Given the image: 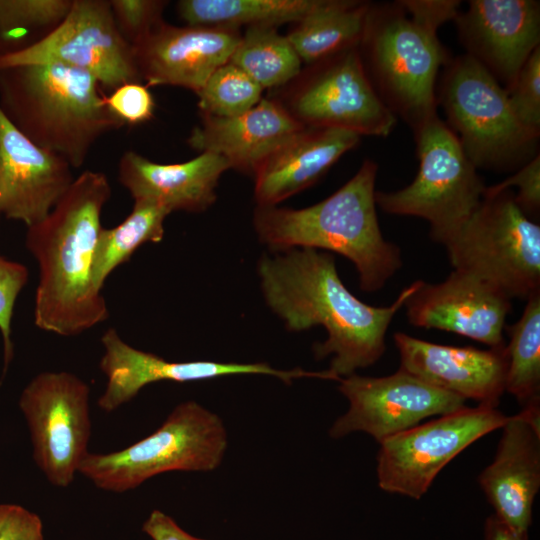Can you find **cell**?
Wrapping results in <instances>:
<instances>
[{
	"mask_svg": "<svg viewBox=\"0 0 540 540\" xmlns=\"http://www.w3.org/2000/svg\"><path fill=\"white\" fill-rule=\"evenodd\" d=\"M258 273L266 303L288 330L326 329L328 337L315 344L314 354L317 359L333 355L328 370L339 378L380 359L389 324L422 282L404 288L390 306H370L343 284L334 257L312 248L264 254Z\"/></svg>",
	"mask_w": 540,
	"mask_h": 540,
	"instance_id": "6da1fadb",
	"label": "cell"
},
{
	"mask_svg": "<svg viewBox=\"0 0 540 540\" xmlns=\"http://www.w3.org/2000/svg\"><path fill=\"white\" fill-rule=\"evenodd\" d=\"M111 185L85 170L41 222L27 228L25 245L39 266L34 323L60 336L79 335L109 318L93 282L92 265L101 215Z\"/></svg>",
	"mask_w": 540,
	"mask_h": 540,
	"instance_id": "7a4b0ae2",
	"label": "cell"
},
{
	"mask_svg": "<svg viewBox=\"0 0 540 540\" xmlns=\"http://www.w3.org/2000/svg\"><path fill=\"white\" fill-rule=\"evenodd\" d=\"M377 169L366 159L335 193L306 208L257 205L253 224L260 241L273 251L312 248L343 255L355 265L363 291L380 290L402 267V258L378 223Z\"/></svg>",
	"mask_w": 540,
	"mask_h": 540,
	"instance_id": "3957f363",
	"label": "cell"
},
{
	"mask_svg": "<svg viewBox=\"0 0 540 540\" xmlns=\"http://www.w3.org/2000/svg\"><path fill=\"white\" fill-rule=\"evenodd\" d=\"M97 79L62 63L0 69V107L39 147L80 168L94 144L123 125L107 108Z\"/></svg>",
	"mask_w": 540,
	"mask_h": 540,
	"instance_id": "277c9868",
	"label": "cell"
},
{
	"mask_svg": "<svg viewBox=\"0 0 540 540\" xmlns=\"http://www.w3.org/2000/svg\"><path fill=\"white\" fill-rule=\"evenodd\" d=\"M358 50L381 100L413 128L437 115L436 78L448 61L437 35L408 17L397 1L370 4Z\"/></svg>",
	"mask_w": 540,
	"mask_h": 540,
	"instance_id": "5b68a950",
	"label": "cell"
},
{
	"mask_svg": "<svg viewBox=\"0 0 540 540\" xmlns=\"http://www.w3.org/2000/svg\"><path fill=\"white\" fill-rule=\"evenodd\" d=\"M226 448L221 418L189 400L178 404L158 429L136 443L106 454L88 452L78 472L99 489L122 493L165 472L213 471Z\"/></svg>",
	"mask_w": 540,
	"mask_h": 540,
	"instance_id": "8992f818",
	"label": "cell"
},
{
	"mask_svg": "<svg viewBox=\"0 0 540 540\" xmlns=\"http://www.w3.org/2000/svg\"><path fill=\"white\" fill-rule=\"evenodd\" d=\"M447 63L437 102L472 164L503 171L532 159L539 137L517 119L506 90L467 54Z\"/></svg>",
	"mask_w": 540,
	"mask_h": 540,
	"instance_id": "52a82bcc",
	"label": "cell"
},
{
	"mask_svg": "<svg viewBox=\"0 0 540 540\" xmlns=\"http://www.w3.org/2000/svg\"><path fill=\"white\" fill-rule=\"evenodd\" d=\"M419 169L406 187L376 191L384 212L430 224V237L445 245L481 202L485 185L457 137L438 115L413 128Z\"/></svg>",
	"mask_w": 540,
	"mask_h": 540,
	"instance_id": "ba28073f",
	"label": "cell"
},
{
	"mask_svg": "<svg viewBox=\"0 0 540 540\" xmlns=\"http://www.w3.org/2000/svg\"><path fill=\"white\" fill-rule=\"evenodd\" d=\"M451 265L498 288L510 299L540 291V226L510 189L484 196L444 245Z\"/></svg>",
	"mask_w": 540,
	"mask_h": 540,
	"instance_id": "9c48e42d",
	"label": "cell"
},
{
	"mask_svg": "<svg viewBox=\"0 0 540 540\" xmlns=\"http://www.w3.org/2000/svg\"><path fill=\"white\" fill-rule=\"evenodd\" d=\"M271 97L304 127L388 136L395 115L375 91L358 46L302 67Z\"/></svg>",
	"mask_w": 540,
	"mask_h": 540,
	"instance_id": "30bf717a",
	"label": "cell"
},
{
	"mask_svg": "<svg viewBox=\"0 0 540 540\" xmlns=\"http://www.w3.org/2000/svg\"><path fill=\"white\" fill-rule=\"evenodd\" d=\"M62 63L93 75L102 89L141 82L133 47L120 34L109 0H72L65 18L33 43L0 53V69Z\"/></svg>",
	"mask_w": 540,
	"mask_h": 540,
	"instance_id": "8fae6325",
	"label": "cell"
},
{
	"mask_svg": "<svg viewBox=\"0 0 540 540\" xmlns=\"http://www.w3.org/2000/svg\"><path fill=\"white\" fill-rule=\"evenodd\" d=\"M89 395L88 384L66 371L41 372L21 392L19 408L30 432L34 462L55 487L73 482L88 453Z\"/></svg>",
	"mask_w": 540,
	"mask_h": 540,
	"instance_id": "7c38bea8",
	"label": "cell"
},
{
	"mask_svg": "<svg viewBox=\"0 0 540 540\" xmlns=\"http://www.w3.org/2000/svg\"><path fill=\"white\" fill-rule=\"evenodd\" d=\"M508 418L497 407L465 406L383 440L377 455L379 487L420 499L453 458L481 437L502 428Z\"/></svg>",
	"mask_w": 540,
	"mask_h": 540,
	"instance_id": "4fadbf2b",
	"label": "cell"
},
{
	"mask_svg": "<svg viewBox=\"0 0 540 540\" xmlns=\"http://www.w3.org/2000/svg\"><path fill=\"white\" fill-rule=\"evenodd\" d=\"M339 382L349 409L330 428L329 435L334 439L360 431L380 443L425 418L449 414L466 406L463 398L401 369L384 377L352 374Z\"/></svg>",
	"mask_w": 540,
	"mask_h": 540,
	"instance_id": "5bb4252c",
	"label": "cell"
},
{
	"mask_svg": "<svg viewBox=\"0 0 540 540\" xmlns=\"http://www.w3.org/2000/svg\"><path fill=\"white\" fill-rule=\"evenodd\" d=\"M101 343L104 353L99 368L107 381L97 405L106 412L115 411L134 399L142 388L160 381L185 383L243 374L270 375L287 384L301 377L328 378L326 371L312 372L300 368L279 370L267 363L168 361L153 353L132 347L114 328L104 332Z\"/></svg>",
	"mask_w": 540,
	"mask_h": 540,
	"instance_id": "9a60e30c",
	"label": "cell"
},
{
	"mask_svg": "<svg viewBox=\"0 0 540 540\" xmlns=\"http://www.w3.org/2000/svg\"><path fill=\"white\" fill-rule=\"evenodd\" d=\"M404 307L413 326L455 333L490 348L505 346L511 299L471 273L454 269L441 283L422 281Z\"/></svg>",
	"mask_w": 540,
	"mask_h": 540,
	"instance_id": "2e32d148",
	"label": "cell"
},
{
	"mask_svg": "<svg viewBox=\"0 0 540 540\" xmlns=\"http://www.w3.org/2000/svg\"><path fill=\"white\" fill-rule=\"evenodd\" d=\"M467 55L507 90L540 46V4L535 0H471L455 18Z\"/></svg>",
	"mask_w": 540,
	"mask_h": 540,
	"instance_id": "e0dca14e",
	"label": "cell"
},
{
	"mask_svg": "<svg viewBox=\"0 0 540 540\" xmlns=\"http://www.w3.org/2000/svg\"><path fill=\"white\" fill-rule=\"evenodd\" d=\"M539 403L508 418L493 461L478 477L494 515L522 535H528L540 488Z\"/></svg>",
	"mask_w": 540,
	"mask_h": 540,
	"instance_id": "ac0fdd59",
	"label": "cell"
},
{
	"mask_svg": "<svg viewBox=\"0 0 540 540\" xmlns=\"http://www.w3.org/2000/svg\"><path fill=\"white\" fill-rule=\"evenodd\" d=\"M74 179L68 162L32 142L0 107V215L33 226Z\"/></svg>",
	"mask_w": 540,
	"mask_h": 540,
	"instance_id": "d6986e66",
	"label": "cell"
},
{
	"mask_svg": "<svg viewBox=\"0 0 540 540\" xmlns=\"http://www.w3.org/2000/svg\"><path fill=\"white\" fill-rule=\"evenodd\" d=\"M241 36L238 29L163 21L132 46L140 79L148 87L178 86L197 94L211 74L229 61Z\"/></svg>",
	"mask_w": 540,
	"mask_h": 540,
	"instance_id": "ffe728a7",
	"label": "cell"
},
{
	"mask_svg": "<svg viewBox=\"0 0 540 540\" xmlns=\"http://www.w3.org/2000/svg\"><path fill=\"white\" fill-rule=\"evenodd\" d=\"M399 369L464 400L497 407L505 392L507 354L504 347L481 350L441 345L394 334Z\"/></svg>",
	"mask_w": 540,
	"mask_h": 540,
	"instance_id": "44dd1931",
	"label": "cell"
},
{
	"mask_svg": "<svg viewBox=\"0 0 540 540\" xmlns=\"http://www.w3.org/2000/svg\"><path fill=\"white\" fill-rule=\"evenodd\" d=\"M303 127L267 97L238 116L201 115V123L192 129L187 143L199 153L217 154L230 168L254 176L262 162Z\"/></svg>",
	"mask_w": 540,
	"mask_h": 540,
	"instance_id": "7402d4cb",
	"label": "cell"
},
{
	"mask_svg": "<svg viewBox=\"0 0 540 540\" xmlns=\"http://www.w3.org/2000/svg\"><path fill=\"white\" fill-rule=\"evenodd\" d=\"M230 169L227 160L202 152L181 163L162 164L128 150L118 163V179L133 200H152L173 211L200 213L216 200L220 176Z\"/></svg>",
	"mask_w": 540,
	"mask_h": 540,
	"instance_id": "603a6c76",
	"label": "cell"
},
{
	"mask_svg": "<svg viewBox=\"0 0 540 540\" xmlns=\"http://www.w3.org/2000/svg\"><path fill=\"white\" fill-rule=\"evenodd\" d=\"M360 139L359 135L344 130L301 128L256 170L254 196L257 205H277L312 186Z\"/></svg>",
	"mask_w": 540,
	"mask_h": 540,
	"instance_id": "cb8c5ba5",
	"label": "cell"
},
{
	"mask_svg": "<svg viewBox=\"0 0 540 540\" xmlns=\"http://www.w3.org/2000/svg\"><path fill=\"white\" fill-rule=\"evenodd\" d=\"M370 2L326 0L316 11L294 23L286 35L302 64L310 65L357 47Z\"/></svg>",
	"mask_w": 540,
	"mask_h": 540,
	"instance_id": "d4e9b609",
	"label": "cell"
},
{
	"mask_svg": "<svg viewBox=\"0 0 540 540\" xmlns=\"http://www.w3.org/2000/svg\"><path fill=\"white\" fill-rule=\"evenodd\" d=\"M326 0H180L177 13L188 26L238 29L296 23Z\"/></svg>",
	"mask_w": 540,
	"mask_h": 540,
	"instance_id": "484cf974",
	"label": "cell"
},
{
	"mask_svg": "<svg viewBox=\"0 0 540 540\" xmlns=\"http://www.w3.org/2000/svg\"><path fill=\"white\" fill-rule=\"evenodd\" d=\"M172 213L163 204L152 200H134L130 214L117 226L102 227L93 257L92 278L102 291L106 279L134 252L147 242H160L164 236V221Z\"/></svg>",
	"mask_w": 540,
	"mask_h": 540,
	"instance_id": "4316f807",
	"label": "cell"
},
{
	"mask_svg": "<svg viewBox=\"0 0 540 540\" xmlns=\"http://www.w3.org/2000/svg\"><path fill=\"white\" fill-rule=\"evenodd\" d=\"M229 61L263 90L285 86L302 69V62L288 38L269 26L246 28Z\"/></svg>",
	"mask_w": 540,
	"mask_h": 540,
	"instance_id": "83f0119b",
	"label": "cell"
},
{
	"mask_svg": "<svg viewBox=\"0 0 540 540\" xmlns=\"http://www.w3.org/2000/svg\"><path fill=\"white\" fill-rule=\"evenodd\" d=\"M507 370L505 391L523 406L540 400V291L527 298L521 318L505 327Z\"/></svg>",
	"mask_w": 540,
	"mask_h": 540,
	"instance_id": "f1b7e54d",
	"label": "cell"
},
{
	"mask_svg": "<svg viewBox=\"0 0 540 540\" xmlns=\"http://www.w3.org/2000/svg\"><path fill=\"white\" fill-rule=\"evenodd\" d=\"M263 88L243 70L226 62L217 68L196 94L201 115L234 117L262 99Z\"/></svg>",
	"mask_w": 540,
	"mask_h": 540,
	"instance_id": "f546056e",
	"label": "cell"
},
{
	"mask_svg": "<svg viewBox=\"0 0 540 540\" xmlns=\"http://www.w3.org/2000/svg\"><path fill=\"white\" fill-rule=\"evenodd\" d=\"M72 0H0V41L44 28L51 31L67 15Z\"/></svg>",
	"mask_w": 540,
	"mask_h": 540,
	"instance_id": "4dcf8cb0",
	"label": "cell"
},
{
	"mask_svg": "<svg viewBox=\"0 0 540 540\" xmlns=\"http://www.w3.org/2000/svg\"><path fill=\"white\" fill-rule=\"evenodd\" d=\"M511 108L520 123L540 135V46L528 57L513 84L506 90Z\"/></svg>",
	"mask_w": 540,
	"mask_h": 540,
	"instance_id": "1f68e13d",
	"label": "cell"
},
{
	"mask_svg": "<svg viewBox=\"0 0 540 540\" xmlns=\"http://www.w3.org/2000/svg\"><path fill=\"white\" fill-rule=\"evenodd\" d=\"M115 24L122 37L135 45L164 20V0H109Z\"/></svg>",
	"mask_w": 540,
	"mask_h": 540,
	"instance_id": "d6a6232c",
	"label": "cell"
},
{
	"mask_svg": "<svg viewBox=\"0 0 540 540\" xmlns=\"http://www.w3.org/2000/svg\"><path fill=\"white\" fill-rule=\"evenodd\" d=\"M29 279L25 265L12 261L0 254V333L4 349V370L14 356L11 323L16 300Z\"/></svg>",
	"mask_w": 540,
	"mask_h": 540,
	"instance_id": "836d02e7",
	"label": "cell"
},
{
	"mask_svg": "<svg viewBox=\"0 0 540 540\" xmlns=\"http://www.w3.org/2000/svg\"><path fill=\"white\" fill-rule=\"evenodd\" d=\"M105 104L122 125H140L149 121L155 110V102L147 85L141 82L123 84L105 96Z\"/></svg>",
	"mask_w": 540,
	"mask_h": 540,
	"instance_id": "e575fe53",
	"label": "cell"
},
{
	"mask_svg": "<svg viewBox=\"0 0 540 540\" xmlns=\"http://www.w3.org/2000/svg\"><path fill=\"white\" fill-rule=\"evenodd\" d=\"M517 187L514 199L520 209L528 214L536 213L540 207V156L535 155L512 176L484 190V196H492Z\"/></svg>",
	"mask_w": 540,
	"mask_h": 540,
	"instance_id": "d590c367",
	"label": "cell"
},
{
	"mask_svg": "<svg viewBox=\"0 0 540 540\" xmlns=\"http://www.w3.org/2000/svg\"><path fill=\"white\" fill-rule=\"evenodd\" d=\"M411 21L422 30L437 35L438 28L449 20H455L460 10L456 0H399Z\"/></svg>",
	"mask_w": 540,
	"mask_h": 540,
	"instance_id": "8d00e7d4",
	"label": "cell"
},
{
	"mask_svg": "<svg viewBox=\"0 0 540 540\" xmlns=\"http://www.w3.org/2000/svg\"><path fill=\"white\" fill-rule=\"evenodd\" d=\"M0 540H44L40 516L19 504L1 503Z\"/></svg>",
	"mask_w": 540,
	"mask_h": 540,
	"instance_id": "74e56055",
	"label": "cell"
},
{
	"mask_svg": "<svg viewBox=\"0 0 540 540\" xmlns=\"http://www.w3.org/2000/svg\"><path fill=\"white\" fill-rule=\"evenodd\" d=\"M142 531L152 540H209L191 535L161 510H153L142 524Z\"/></svg>",
	"mask_w": 540,
	"mask_h": 540,
	"instance_id": "f35d334b",
	"label": "cell"
},
{
	"mask_svg": "<svg viewBox=\"0 0 540 540\" xmlns=\"http://www.w3.org/2000/svg\"><path fill=\"white\" fill-rule=\"evenodd\" d=\"M484 540H528V535L516 532L493 514L485 521Z\"/></svg>",
	"mask_w": 540,
	"mask_h": 540,
	"instance_id": "ab89813d",
	"label": "cell"
},
{
	"mask_svg": "<svg viewBox=\"0 0 540 540\" xmlns=\"http://www.w3.org/2000/svg\"><path fill=\"white\" fill-rule=\"evenodd\" d=\"M1 45H2V44H1V41H0V46H1Z\"/></svg>",
	"mask_w": 540,
	"mask_h": 540,
	"instance_id": "60d3db41",
	"label": "cell"
}]
</instances>
